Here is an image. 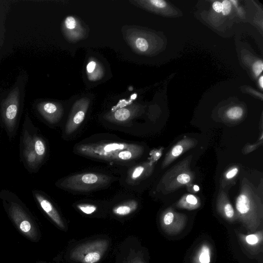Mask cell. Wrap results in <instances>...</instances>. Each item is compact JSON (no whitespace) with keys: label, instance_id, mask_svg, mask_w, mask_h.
Instances as JSON below:
<instances>
[{"label":"cell","instance_id":"28","mask_svg":"<svg viewBox=\"0 0 263 263\" xmlns=\"http://www.w3.org/2000/svg\"><path fill=\"white\" fill-rule=\"evenodd\" d=\"M222 5V13L223 15H228L231 9V4L230 2L227 0L223 1L221 3Z\"/></svg>","mask_w":263,"mask_h":263},{"label":"cell","instance_id":"24","mask_svg":"<svg viewBox=\"0 0 263 263\" xmlns=\"http://www.w3.org/2000/svg\"><path fill=\"white\" fill-rule=\"evenodd\" d=\"M239 172L237 166H233L227 171L224 176V179L227 181L232 180L237 175Z\"/></svg>","mask_w":263,"mask_h":263},{"label":"cell","instance_id":"1","mask_svg":"<svg viewBox=\"0 0 263 263\" xmlns=\"http://www.w3.org/2000/svg\"><path fill=\"white\" fill-rule=\"evenodd\" d=\"M26 80L25 74L20 75L14 85L0 96V126L10 139L15 137L18 128Z\"/></svg>","mask_w":263,"mask_h":263},{"label":"cell","instance_id":"7","mask_svg":"<svg viewBox=\"0 0 263 263\" xmlns=\"http://www.w3.org/2000/svg\"><path fill=\"white\" fill-rule=\"evenodd\" d=\"M135 143L123 142H101L76 145V153L92 159L119 163L118 154Z\"/></svg>","mask_w":263,"mask_h":263},{"label":"cell","instance_id":"11","mask_svg":"<svg viewBox=\"0 0 263 263\" xmlns=\"http://www.w3.org/2000/svg\"><path fill=\"white\" fill-rule=\"evenodd\" d=\"M187 217L185 215L176 212L172 208L164 210L160 216V224L162 230L168 234L179 233L185 227Z\"/></svg>","mask_w":263,"mask_h":263},{"label":"cell","instance_id":"29","mask_svg":"<svg viewBox=\"0 0 263 263\" xmlns=\"http://www.w3.org/2000/svg\"><path fill=\"white\" fill-rule=\"evenodd\" d=\"M150 2L155 6L158 8H164L166 6V3L163 0H151Z\"/></svg>","mask_w":263,"mask_h":263},{"label":"cell","instance_id":"23","mask_svg":"<svg viewBox=\"0 0 263 263\" xmlns=\"http://www.w3.org/2000/svg\"><path fill=\"white\" fill-rule=\"evenodd\" d=\"M130 115V113L128 109L121 108L115 112L114 117L118 121H124L129 118Z\"/></svg>","mask_w":263,"mask_h":263},{"label":"cell","instance_id":"30","mask_svg":"<svg viewBox=\"0 0 263 263\" xmlns=\"http://www.w3.org/2000/svg\"><path fill=\"white\" fill-rule=\"evenodd\" d=\"M213 8L218 13H220L222 11V5L219 2H215L213 4Z\"/></svg>","mask_w":263,"mask_h":263},{"label":"cell","instance_id":"19","mask_svg":"<svg viewBox=\"0 0 263 263\" xmlns=\"http://www.w3.org/2000/svg\"><path fill=\"white\" fill-rule=\"evenodd\" d=\"M153 166L150 162H144L132 167L127 175V180L134 184L149 176L152 172Z\"/></svg>","mask_w":263,"mask_h":263},{"label":"cell","instance_id":"16","mask_svg":"<svg viewBox=\"0 0 263 263\" xmlns=\"http://www.w3.org/2000/svg\"><path fill=\"white\" fill-rule=\"evenodd\" d=\"M34 109L37 114L50 125H54L60 120V111L53 103H39L34 106Z\"/></svg>","mask_w":263,"mask_h":263},{"label":"cell","instance_id":"27","mask_svg":"<svg viewBox=\"0 0 263 263\" xmlns=\"http://www.w3.org/2000/svg\"><path fill=\"white\" fill-rule=\"evenodd\" d=\"M66 27L69 29H72L76 26V21L72 16H68L65 21Z\"/></svg>","mask_w":263,"mask_h":263},{"label":"cell","instance_id":"2","mask_svg":"<svg viewBox=\"0 0 263 263\" xmlns=\"http://www.w3.org/2000/svg\"><path fill=\"white\" fill-rule=\"evenodd\" d=\"M112 245L106 235H97L70 242L60 255L66 263H99L105 257Z\"/></svg>","mask_w":263,"mask_h":263},{"label":"cell","instance_id":"31","mask_svg":"<svg viewBox=\"0 0 263 263\" xmlns=\"http://www.w3.org/2000/svg\"><path fill=\"white\" fill-rule=\"evenodd\" d=\"M96 63L94 61L90 62L87 66V71L88 72H92L96 67Z\"/></svg>","mask_w":263,"mask_h":263},{"label":"cell","instance_id":"34","mask_svg":"<svg viewBox=\"0 0 263 263\" xmlns=\"http://www.w3.org/2000/svg\"><path fill=\"white\" fill-rule=\"evenodd\" d=\"M193 190L195 192H198L199 190V186L198 185H194L193 186Z\"/></svg>","mask_w":263,"mask_h":263},{"label":"cell","instance_id":"32","mask_svg":"<svg viewBox=\"0 0 263 263\" xmlns=\"http://www.w3.org/2000/svg\"><path fill=\"white\" fill-rule=\"evenodd\" d=\"M258 146V144L256 145H249L246 146L244 149V153H248L252 151H253L254 149H255L257 146Z\"/></svg>","mask_w":263,"mask_h":263},{"label":"cell","instance_id":"21","mask_svg":"<svg viewBox=\"0 0 263 263\" xmlns=\"http://www.w3.org/2000/svg\"><path fill=\"white\" fill-rule=\"evenodd\" d=\"M212 250L210 245L203 243L193 256V263H210Z\"/></svg>","mask_w":263,"mask_h":263},{"label":"cell","instance_id":"18","mask_svg":"<svg viewBox=\"0 0 263 263\" xmlns=\"http://www.w3.org/2000/svg\"><path fill=\"white\" fill-rule=\"evenodd\" d=\"M74 206L81 214L91 218L105 217L108 214L109 206L92 202H80L76 203Z\"/></svg>","mask_w":263,"mask_h":263},{"label":"cell","instance_id":"6","mask_svg":"<svg viewBox=\"0 0 263 263\" xmlns=\"http://www.w3.org/2000/svg\"><path fill=\"white\" fill-rule=\"evenodd\" d=\"M111 180V177L106 174L85 172L62 178L55 185L59 188L71 192H87L105 187Z\"/></svg>","mask_w":263,"mask_h":263},{"label":"cell","instance_id":"8","mask_svg":"<svg viewBox=\"0 0 263 263\" xmlns=\"http://www.w3.org/2000/svg\"><path fill=\"white\" fill-rule=\"evenodd\" d=\"M117 251L115 263H149L147 251L136 236L125 238Z\"/></svg>","mask_w":263,"mask_h":263},{"label":"cell","instance_id":"33","mask_svg":"<svg viewBox=\"0 0 263 263\" xmlns=\"http://www.w3.org/2000/svg\"><path fill=\"white\" fill-rule=\"evenodd\" d=\"M259 84L261 88L263 87V77L261 76L259 79Z\"/></svg>","mask_w":263,"mask_h":263},{"label":"cell","instance_id":"25","mask_svg":"<svg viewBox=\"0 0 263 263\" xmlns=\"http://www.w3.org/2000/svg\"><path fill=\"white\" fill-rule=\"evenodd\" d=\"M137 47L141 51H145L148 48V43L146 40L142 37L138 38L136 41Z\"/></svg>","mask_w":263,"mask_h":263},{"label":"cell","instance_id":"22","mask_svg":"<svg viewBox=\"0 0 263 263\" xmlns=\"http://www.w3.org/2000/svg\"><path fill=\"white\" fill-rule=\"evenodd\" d=\"M243 113V109L241 107L235 106L229 109L226 112V115L229 119L236 120L242 117Z\"/></svg>","mask_w":263,"mask_h":263},{"label":"cell","instance_id":"36","mask_svg":"<svg viewBox=\"0 0 263 263\" xmlns=\"http://www.w3.org/2000/svg\"><path fill=\"white\" fill-rule=\"evenodd\" d=\"M41 263H46V262H41Z\"/></svg>","mask_w":263,"mask_h":263},{"label":"cell","instance_id":"3","mask_svg":"<svg viewBox=\"0 0 263 263\" xmlns=\"http://www.w3.org/2000/svg\"><path fill=\"white\" fill-rule=\"evenodd\" d=\"M237 219L252 233L262 224L263 203L256 188L247 179L241 183L240 192L235 201Z\"/></svg>","mask_w":263,"mask_h":263},{"label":"cell","instance_id":"12","mask_svg":"<svg viewBox=\"0 0 263 263\" xmlns=\"http://www.w3.org/2000/svg\"><path fill=\"white\" fill-rule=\"evenodd\" d=\"M24 122L27 126L34 151L42 165L46 158L48 152L45 139L39 132L38 128L34 125L27 114L25 116Z\"/></svg>","mask_w":263,"mask_h":263},{"label":"cell","instance_id":"10","mask_svg":"<svg viewBox=\"0 0 263 263\" xmlns=\"http://www.w3.org/2000/svg\"><path fill=\"white\" fill-rule=\"evenodd\" d=\"M32 193L40 207L54 224L59 229L67 231L68 227L66 222L49 197L41 191L34 190Z\"/></svg>","mask_w":263,"mask_h":263},{"label":"cell","instance_id":"5","mask_svg":"<svg viewBox=\"0 0 263 263\" xmlns=\"http://www.w3.org/2000/svg\"><path fill=\"white\" fill-rule=\"evenodd\" d=\"M192 158V155L189 156L168 170L162 176L158 189L166 194L185 186L191 187L195 179L190 168Z\"/></svg>","mask_w":263,"mask_h":263},{"label":"cell","instance_id":"13","mask_svg":"<svg viewBox=\"0 0 263 263\" xmlns=\"http://www.w3.org/2000/svg\"><path fill=\"white\" fill-rule=\"evenodd\" d=\"M138 202L135 199L123 200L109 206L108 214L114 219L122 221L129 218L137 211Z\"/></svg>","mask_w":263,"mask_h":263},{"label":"cell","instance_id":"9","mask_svg":"<svg viewBox=\"0 0 263 263\" xmlns=\"http://www.w3.org/2000/svg\"><path fill=\"white\" fill-rule=\"evenodd\" d=\"M20 156L21 161L30 173L37 172L42 165L34 151L27 126L24 122L20 136Z\"/></svg>","mask_w":263,"mask_h":263},{"label":"cell","instance_id":"17","mask_svg":"<svg viewBox=\"0 0 263 263\" xmlns=\"http://www.w3.org/2000/svg\"><path fill=\"white\" fill-rule=\"evenodd\" d=\"M216 205L217 212L226 220L233 222L237 219L235 210L223 191L219 192Z\"/></svg>","mask_w":263,"mask_h":263},{"label":"cell","instance_id":"20","mask_svg":"<svg viewBox=\"0 0 263 263\" xmlns=\"http://www.w3.org/2000/svg\"><path fill=\"white\" fill-rule=\"evenodd\" d=\"M201 205L199 199L192 194L184 195L176 203V206L186 209L193 210L200 207Z\"/></svg>","mask_w":263,"mask_h":263},{"label":"cell","instance_id":"26","mask_svg":"<svg viewBox=\"0 0 263 263\" xmlns=\"http://www.w3.org/2000/svg\"><path fill=\"white\" fill-rule=\"evenodd\" d=\"M253 71L256 76H258L263 69V63L262 61H257L253 65Z\"/></svg>","mask_w":263,"mask_h":263},{"label":"cell","instance_id":"4","mask_svg":"<svg viewBox=\"0 0 263 263\" xmlns=\"http://www.w3.org/2000/svg\"><path fill=\"white\" fill-rule=\"evenodd\" d=\"M0 199L8 215L21 233L32 241H37L39 234L36 225L17 195L10 190L2 189Z\"/></svg>","mask_w":263,"mask_h":263},{"label":"cell","instance_id":"14","mask_svg":"<svg viewBox=\"0 0 263 263\" xmlns=\"http://www.w3.org/2000/svg\"><path fill=\"white\" fill-rule=\"evenodd\" d=\"M198 142L195 139L184 137L178 142L167 153L163 161V168L167 167L186 151L194 147Z\"/></svg>","mask_w":263,"mask_h":263},{"label":"cell","instance_id":"15","mask_svg":"<svg viewBox=\"0 0 263 263\" xmlns=\"http://www.w3.org/2000/svg\"><path fill=\"white\" fill-rule=\"evenodd\" d=\"M244 249L252 255H256L262 251L263 234L260 230L248 235L237 234Z\"/></svg>","mask_w":263,"mask_h":263},{"label":"cell","instance_id":"35","mask_svg":"<svg viewBox=\"0 0 263 263\" xmlns=\"http://www.w3.org/2000/svg\"><path fill=\"white\" fill-rule=\"evenodd\" d=\"M136 96H137L136 95H135V94L133 95V96H132L131 98L135 99L136 98Z\"/></svg>","mask_w":263,"mask_h":263}]
</instances>
